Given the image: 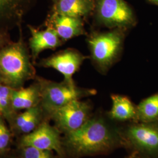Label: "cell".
<instances>
[{"label":"cell","instance_id":"obj_1","mask_svg":"<svg viewBox=\"0 0 158 158\" xmlns=\"http://www.w3.org/2000/svg\"><path fill=\"white\" fill-rule=\"evenodd\" d=\"M121 141L118 132L102 118L90 119L81 128L65 134L64 148L74 156L105 152Z\"/></svg>","mask_w":158,"mask_h":158},{"label":"cell","instance_id":"obj_2","mask_svg":"<svg viewBox=\"0 0 158 158\" xmlns=\"http://www.w3.org/2000/svg\"><path fill=\"white\" fill-rule=\"evenodd\" d=\"M19 39L0 50V74L3 85L13 89L23 87L36 76L29 48L24 40L22 27Z\"/></svg>","mask_w":158,"mask_h":158},{"label":"cell","instance_id":"obj_3","mask_svg":"<svg viewBox=\"0 0 158 158\" xmlns=\"http://www.w3.org/2000/svg\"><path fill=\"white\" fill-rule=\"evenodd\" d=\"M34 80L40 85V105L45 116L48 117L53 111L69 102L80 100L81 97L93 93V91L80 89L75 84H70L65 81L57 83L38 76Z\"/></svg>","mask_w":158,"mask_h":158},{"label":"cell","instance_id":"obj_4","mask_svg":"<svg viewBox=\"0 0 158 158\" xmlns=\"http://www.w3.org/2000/svg\"><path fill=\"white\" fill-rule=\"evenodd\" d=\"M90 107L80 100H73L49 115L55 127L64 134L79 130L90 119Z\"/></svg>","mask_w":158,"mask_h":158},{"label":"cell","instance_id":"obj_5","mask_svg":"<svg viewBox=\"0 0 158 158\" xmlns=\"http://www.w3.org/2000/svg\"><path fill=\"white\" fill-rule=\"evenodd\" d=\"M95 8L98 21L109 28H125L135 22L134 12L124 0H96Z\"/></svg>","mask_w":158,"mask_h":158},{"label":"cell","instance_id":"obj_6","mask_svg":"<svg viewBox=\"0 0 158 158\" xmlns=\"http://www.w3.org/2000/svg\"><path fill=\"white\" fill-rule=\"evenodd\" d=\"M123 42V35L117 31L94 34L89 40L91 56L102 69L108 68L117 57Z\"/></svg>","mask_w":158,"mask_h":158},{"label":"cell","instance_id":"obj_7","mask_svg":"<svg viewBox=\"0 0 158 158\" xmlns=\"http://www.w3.org/2000/svg\"><path fill=\"white\" fill-rule=\"evenodd\" d=\"M60 131L46 121H42L32 132L23 135L21 139V148L32 147L42 150L55 151L60 156L64 155Z\"/></svg>","mask_w":158,"mask_h":158},{"label":"cell","instance_id":"obj_8","mask_svg":"<svg viewBox=\"0 0 158 158\" xmlns=\"http://www.w3.org/2000/svg\"><path fill=\"white\" fill-rule=\"evenodd\" d=\"M36 0H0V32L22 27L23 19Z\"/></svg>","mask_w":158,"mask_h":158},{"label":"cell","instance_id":"obj_9","mask_svg":"<svg viewBox=\"0 0 158 158\" xmlns=\"http://www.w3.org/2000/svg\"><path fill=\"white\" fill-rule=\"evenodd\" d=\"M85 56L73 49L60 51L47 58L41 59L38 63L40 67L52 68L62 74L64 81L74 84L73 76L85 60Z\"/></svg>","mask_w":158,"mask_h":158},{"label":"cell","instance_id":"obj_10","mask_svg":"<svg viewBox=\"0 0 158 158\" xmlns=\"http://www.w3.org/2000/svg\"><path fill=\"white\" fill-rule=\"evenodd\" d=\"M125 136L130 143L142 152L158 154V125L153 123H142L128 127Z\"/></svg>","mask_w":158,"mask_h":158},{"label":"cell","instance_id":"obj_11","mask_svg":"<svg viewBox=\"0 0 158 158\" xmlns=\"http://www.w3.org/2000/svg\"><path fill=\"white\" fill-rule=\"evenodd\" d=\"M31 37L29 40V48L32 62L36 60L42 51L47 49H55L62 45L61 40L54 29L48 27L45 30H39L32 25H27Z\"/></svg>","mask_w":158,"mask_h":158},{"label":"cell","instance_id":"obj_12","mask_svg":"<svg viewBox=\"0 0 158 158\" xmlns=\"http://www.w3.org/2000/svg\"><path fill=\"white\" fill-rule=\"evenodd\" d=\"M46 25L55 29L63 41L68 40L83 34L81 18L69 17L52 12L48 18Z\"/></svg>","mask_w":158,"mask_h":158},{"label":"cell","instance_id":"obj_13","mask_svg":"<svg viewBox=\"0 0 158 158\" xmlns=\"http://www.w3.org/2000/svg\"><path fill=\"white\" fill-rule=\"evenodd\" d=\"M11 102L12 107L16 112L40 105V91L38 83L35 80L34 83L27 87L13 89Z\"/></svg>","mask_w":158,"mask_h":158},{"label":"cell","instance_id":"obj_14","mask_svg":"<svg viewBox=\"0 0 158 158\" xmlns=\"http://www.w3.org/2000/svg\"><path fill=\"white\" fill-rule=\"evenodd\" d=\"M45 116L40 105L24 110L17 114L12 126L18 132L26 135L36 130Z\"/></svg>","mask_w":158,"mask_h":158},{"label":"cell","instance_id":"obj_15","mask_svg":"<svg viewBox=\"0 0 158 158\" xmlns=\"http://www.w3.org/2000/svg\"><path fill=\"white\" fill-rule=\"evenodd\" d=\"M94 0H57L52 12L81 18L88 15L95 7Z\"/></svg>","mask_w":158,"mask_h":158},{"label":"cell","instance_id":"obj_16","mask_svg":"<svg viewBox=\"0 0 158 158\" xmlns=\"http://www.w3.org/2000/svg\"><path fill=\"white\" fill-rule=\"evenodd\" d=\"M112 108L109 113L110 117L117 121H127L132 119H137L136 107L130 99L125 96L113 95Z\"/></svg>","mask_w":158,"mask_h":158},{"label":"cell","instance_id":"obj_17","mask_svg":"<svg viewBox=\"0 0 158 158\" xmlns=\"http://www.w3.org/2000/svg\"><path fill=\"white\" fill-rule=\"evenodd\" d=\"M137 119L141 123H154L158 119V93L142 101L136 107Z\"/></svg>","mask_w":158,"mask_h":158},{"label":"cell","instance_id":"obj_18","mask_svg":"<svg viewBox=\"0 0 158 158\" xmlns=\"http://www.w3.org/2000/svg\"><path fill=\"white\" fill-rule=\"evenodd\" d=\"M12 90L13 89L6 85H0V115L11 125L18 114L12 105Z\"/></svg>","mask_w":158,"mask_h":158},{"label":"cell","instance_id":"obj_19","mask_svg":"<svg viewBox=\"0 0 158 158\" xmlns=\"http://www.w3.org/2000/svg\"><path fill=\"white\" fill-rule=\"evenodd\" d=\"M5 118L0 115V153H4L8 149L11 139V135L6 126Z\"/></svg>","mask_w":158,"mask_h":158},{"label":"cell","instance_id":"obj_20","mask_svg":"<svg viewBox=\"0 0 158 158\" xmlns=\"http://www.w3.org/2000/svg\"><path fill=\"white\" fill-rule=\"evenodd\" d=\"M21 148L22 158H55L52 151L42 150L32 147Z\"/></svg>","mask_w":158,"mask_h":158},{"label":"cell","instance_id":"obj_21","mask_svg":"<svg viewBox=\"0 0 158 158\" xmlns=\"http://www.w3.org/2000/svg\"><path fill=\"white\" fill-rule=\"evenodd\" d=\"M11 42L10 34L0 32V50Z\"/></svg>","mask_w":158,"mask_h":158},{"label":"cell","instance_id":"obj_22","mask_svg":"<svg viewBox=\"0 0 158 158\" xmlns=\"http://www.w3.org/2000/svg\"><path fill=\"white\" fill-rule=\"evenodd\" d=\"M149 2L158 6V0H148Z\"/></svg>","mask_w":158,"mask_h":158},{"label":"cell","instance_id":"obj_23","mask_svg":"<svg viewBox=\"0 0 158 158\" xmlns=\"http://www.w3.org/2000/svg\"><path fill=\"white\" fill-rule=\"evenodd\" d=\"M1 84H3V83H2V80L1 76V74H0V85H1Z\"/></svg>","mask_w":158,"mask_h":158},{"label":"cell","instance_id":"obj_24","mask_svg":"<svg viewBox=\"0 0 158 158\" xmlns=\"http://www.w3.org/2000/svg\"><path fill=\"white\" fill-rule=\"evenodd\" d=\"M53 2H55V1H56L57 0H53Z\"/></svg>","mask_w":158,"mask_h":158}]
</instances>
